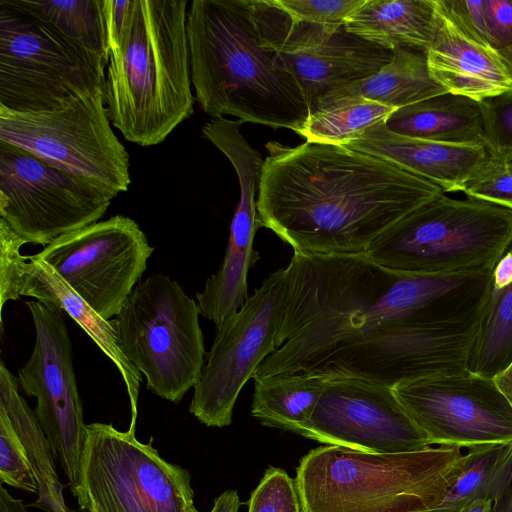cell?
<instances>
[{
    "mask_svg": "<svg viewBox=\"0 0 512 512\" xmlns=\"http://www.w3.org/2000/svg\"><path fill=\"white\" fill-rule=\"evenodd\" d=\"M505 160L507 162L508 168L510 169V171H512V156L508 157Z\"/></svg>",
    "mask_w": 512,
    "mask_h": 512,
    "instance_id": "cell-48",
    "label": "cell"
},
{
    "mask_svg": "<svg viewBox=\"0 0 512 512\" xmlns=\"http://www.w3.org/2000/svg\"><path fill=\"white\" fill-rule=\"evenodd\" d=\"M80 512H89V511H87V510H82V511H80Z\"/></svg>",
    "mask_w": 512,
    "mask_h": 512,
    "instance_id": "cell-49",
    "label": "cell"
},
{
    "mask_svg": "<svg viewBox=\"0 0 512 512\" xmlns=\"http://www.w3.org/2000/svg\"><path fill=\"white\" fill-rule=\"evenodd\" d=\"M242 502L236 490H226L217 496L209 512H239Z\"/></svg>",
    "mask_w": 512,
    "mask_h": 512,
    "instance_id": "cell-40",
    "label": "cell"
},
{
    "mask_svg": "<svg viewBox=\"0 0 512 512\" xmlns=\"http://www.w3.org/2000/svg\"><path fill=\"white\" fill-rule=\"evenodd\" d=\"M285 269L277 350L254 376L307 372L327 379L362 378L402 330L478 315L492 272L408 275L366 254L298 252Z\"/></svg>",
    "mask_w": 512,
    "mask_h": 512,
    "instance_id": "cell-1",
    "label": "cell"
},
{
    "mask_svg": "<svg viewBox=\"0 0 512 512\" xmlns=\"http://www.w3.org/2000/svg\"><path fill=\"white\" fill-rule=\"evenodd\" d=\"M0 482L10 487L38 493V483L28 454L14 426L0 405Z\"/></svg>",
    "mask_w": 512,
    "mask_h": 512,
    "instance_id": "cell-31",
    "label": "cell"
},
{
    "mask_svg": "<svg viewBox=\"0 0 512 512\" xmlns=\"http://www.w3.org/2000/svg\"><path fill=\"white\" fill-rule=\"evenodd\" d=\"M0 140L118 194L131 183L130 156L112 129L103 87L48 111L0 107Z\"/></svg>",
    "mask_w": 512,
    "mask_h": 512,
    "instance_id": "cell-8",
    "label": "cell"
},
{
    "mask_svg": "<svg viewBox=\"0 0 512 512\" xmlns=\"http://www.w3.org/2000/svg\"><path fill=\"white\" fill-rule=\"evenodd\" d=\"M385 125L394 133L412 138L454 145H483L480 102L449 92L395 110Z\"/></svg>",
    "mask_w": 512,
    "mask_h": 512,
    "instance_id": "cell-23",
    "label": "cell"
},
{
    "mask_svg": "<svg viewBox=\"0 0 512 512\" xmlns=\"http://www.w3.org/2000/svg\"><path fill=\"white\" fill-rule=\"evenodd\" d=\"M444 93L447 91L430 74L426 52L397 47L390 63L379 72L324 96L311 111L331 102L352 99L399 109Z\"/></svg>",
    "mask_w": 512,
    "mask_h": 512,
    "instance_id": "cell-24",
    "label": "cell"
},
{
    "mask_svg": "<svg viewBox=\"0 0 512 512\" xmlns=\"http://www.w3.org/2000/svg\"><path fill=\"white\" fill-rule=\"evenodd\" d=\"M490 48L497 53L512 47V0H483Z\"/></svg>",
    "mask_w": 512,
    "mask_h": 512,
    "instance_id": "cell-38",
    "label": "cell"
},
{
    "mask_svg": "<svg viewBox=\"0 0 512 512\" xmlns=\"http://www.w3.org/2000/svg\"><path fill=\"white\" fill-rule=\"evenodd\" d=\"M468 198L512 211V171L505 159L490 156L470 176L462 191Z\"/></svg>",
    "mask_w": 512,
    "mask_h": 512,
    "instance_id": "cell-33",
    "label": "cell"
},
{
    "mask_svg": "<svg viewBox=\"0 0 512 512\" xmlns=\"http://www.w3.org/2000/svg\"><path fill=\"white\" fill-rule=\"evenodd\" d=\"M0 405H2L21 440L38 483V498L29 506L52 512L66 505L63 485L57 475L54 454L39 421L19 393L18 379L0 361Z\"/></svg>",
    "mask_w": 512,
    "mask_h": 512,
    "instance_id": "cell-27",
    "label": "cell"
},
{
    "mask_svg": "<svg viewBox=\"0 0 512 512\" xmlns=\"http://www.w3.org/2000/svg\"><path fill=\"white\" fill-rule=\"evenodd\" d=\"M278 55L298 79L311 111L324 96L379 72L390 63L393 51L348 33L343 26L320 45Z\"/></svg>",
    "mask_w": 512,
    "mask_h": 512,
    "instance_id": "cell-19",
    "label": "cell"
},
{
    "mask_svg": "<svg viewBox=\"0 0 512 512\" xmlns=\"http://www.w3.org/2000/svg\"><path fill=\"white\" fill-rule=\"evenodd\" d=\"M394 393L430 446L512 442V404L492 378L472 372L402 382Z\"/></svg>",
    "mask_w": 512,
    "mask_h": 512,
    "instance_id": "cell-15",
    "label": "cell"
},
{
    "mask_svg": "<svg viewBox=\"0 0 512 512\" xmlns=\"http://www.w3.org/2000/svg\"><path fill=\"white\" fill-rule=\"evenodd\" d=\"M197 301L169 276L140 281L111 320L120 347L156 396L179 403L198 383L206 354Z\"/></svg>",
    "mask_w": 512,
    "mask_h": 512,
    "instance_id": "cell-7",
    "label": "cell"
},
{
    "mask_svg": "<svg viewBox=\"0 0 512 512\" xmlns=\"http://www.w3.org/2000/svg\"><path fill=\"white\" fill-rule=\"evenodd\" d=\"M0 3L45 22L105 73L109 48L103 0H0Z\"/></svg>",
    "mask_w": 512,
    "mask_h": 512,
    "instance_id": "cell-28",
    "label": "cell"
},
{
    "mask_svg": "<svg viewBox=\"0 0 512 512\" xmlns=\"http://www.w3.org/2000/svg\"><path fill=\"white\" fill-rule=\"evenodd\" d=\"M105 73L51 26L0 3V107L40 112L103 87Z\"/></svg>",
    "mask_w": 512,
    "mask_h": 512,
    "instance_id": "cell-9",
    "label": "cell"
},
{
    "mask_svg": "<svg viewBox=\"0 0 512 512\" xmlns=\"http://www.w3.org/2000/svg\"><path fill=\"white\" fill-rule=\"evenodd\" d=\"M76 499L80 510H87L89 512H106L98 503L83 492H80Z\"/></svg>",
    "mask_w": 512,
    "mask_h": 512,
    "instance_id": "cell-45",
    "label": "cell"
},
{
    "mask_svg": "<svg viewBox=\"0 0 512 512\" xmlns=\"http://www.w3.org/2000/svg\"><path fill=\"white\" fill-rule=\"evenodd\" d=\"M494 380L512 404V362L503 372L496 376Z\"/></svg>",
    "mask_w": 512,
    "mask_h": 512,
    "instance_id": "cell-42",
    "label": "cell"
},
{
    "mask_svg": "<svg viewBox=\"0 0 512 512\" xmlns=\"http://www.w3.org/2000/svg\"><path fill=\"white\" fill-rule=\"evenodd\" d=\"M343 146L388 160L442 188L462 191L470 176L488 159L483 145L428 141L390 131L385 122L369 127Z\"/></svg>",
    "mask_w": 512,
    "mask_h": 512,
    "instance_id": "cell-17",
    "label": "cell"
},
{
    "mask_svg": "<svg viewBox=\"0 0 512 512\" xmlns=\"http://www.w3.org/2000/svg\"><path fill=\"white\" fill-rule=\"evenodd\" d=\"M440 2L448 17L467 37L490 48L485 26L483 0H440Z\"/></svg>",
    "mask_w": 512,
    "mask_h": 512,
    "instance_id": "cell-37",
    "label": "cell"
},
{
    "mask_svg": "<svg viewBox=\"0 0 512 512\" xmlns=\"http://www.w3.org/2000/svg\"><path fill=\"white\" fill-rule=\"evenodd\" d=\"M512 362V242L493 268L468 371L494 379Z\"/></svg>",
    "mask_w": 512,
    "mask_h": 512,
    "instance_id": "cell-25",
    "label": "cell"
},
{
    "mask_svg": "<svg viewBox=\"0 0 512 512\" xmlns=\"http://www.w3.org/2000/svg\"><path fill=\"white\" fill-rule=\"evenodd\" d=\"M493 502L489 499H476L457 512H491Z\"/></svg>",
    "mask_w": 512,
    "mask_h": 512,
    "instance_id": "cell-44",
    "label": "cell"
},
{
    "mask_svg": "<svg viewBox=\"0 0 512 512\" xmlns=\"http://www.w3.org/2000/svg\"><path fill=\"white\" fill-rule=\"evenodd\" d=\"M365 41L394 50L427 52L437 31V0H365L344 22Z\"/></svg>",
    "mask_w": 512,
    "mask_h": 512,
    "instance_id": "cell-22",
    "label": "cell"
},
{
    "mask_svg": "<svg viewBox=\"0 0 512 512\" xmlns=\"http://www.w3.org/2000/svg\"><path fill=\"white\" fill-rule=\"evenodd\" d=\"M0 512H31L21 499L14 498L2 485L0 487Z\"/></svg>",
    "mask_w": 512,
    "mask_h": 512,
    "instance_id": "cell-41",
    "label": "cell"
},
{
    "mask_svg": "<svg viewBox=\"0 0 512 512\" xmlns=\"http://www.w3.org/2000/svg\"><path fill=\"white\" fill-rule=\"evenodd\" d=\"M466 460L458 446L401 453L320 446L296 468L301 512H428Z\"/></svg>",
    "mask_w": 512,
    "mask_h": 512,
    "instance_id": "cell-5",
    "label": "cell"
},
{
    "mask_svg": "<svg viewBox=\"0 0 512 512\" xmlns=\"http://www.w3.org/2000/svg\"><path fill=\"white\" fill-rule=\"evenodd\" d=\"M431 76L449 93L481 102L512 86L499 54L467 37L437 0V31L426 52Z\"/></svg>",
    "mask_w": 512,
    "mask_h": 512,
    "instance_id": "cell-18",
    "label": "cell"
},
{
    "mask_svg": "<svg viewBox=\"0 0 512 512\" xmlns=\"http://www.w3.org/2000/svg\"><path fill=\"white\" fill-rule=\"evenodd\" d=\"M25 304L32 316L35 343L29 360L18 370L19 387L27 396L36 398L35 415L76 498L87 424L75 377L72 343L62 311L39 301Z\"/></svg>",
    "mask_w": 512,
    "mask_h": 512,
    "instance_id": "cell-14",
    "label": "cell"
},
{
    "mask_svg": "<svg viewBox=\"0 0 512 512\" xmlns=\"http://www.w3.org/2000/svg\"><path fill=\"white\" fill-rule=\"evenodd\" d=\"M117 195L0 140V218L27 243L45 247L100 221Z\"/></svg>",
    "mask_w": 512,
    "mask_h": 512,
    "instance_id": "cell-11",
    "label": "cell"
},
{
    "mask_svg": "<svg viewBox=\"0 0 512 512\" xmlns=\"http://www.w3.org/2000/svg\"><path fill=\"white\" fill-rule=\"evenodd\" d=\"M512 484V442L468 449L466 463L442 500L428 512H457L476 499L498 500Z\"/></svg>",
    "mask_w": 512,
    "mask_h": 512,
    "instance_id": "cell-29",
    "label": "cell"
},
{
    "mask_svg": "<svg viewBox=\"0 0 512 512\" xmlns=\"http://www.w3.org/2000/svg\"><path fill=\"white\" fill-rule=\"evenodd\" d=\"M152 442L112 424H87L78 494L106 512H199L189 471L162 458Z\"/></svg>",
    "mask_w": 512,
    "mask_h": 512,
    "instance_id": "cell-10",
    "label": "cell"
},
{
    "mask_svg": "<svg viewBox=\"0 0 512 512\" xmlns=\"http://www.w3.org/2000/svg\"><path fill=\"white\" fill-rule=\"evenodd\" d=\"M260 227L257 203L238 201L220 268L206 279L203 290L196 293L200 315L212 321L215 327L235 314L249 298L247 276L260 258L253 248L254 237Z\"/></svg>",
    "mask_w": 512,
    "mask_h": 512,
    "instance_id": "cell-21",
    "label": "cell"
},
{
    "mask_svg": "<svg viewBox=\"0 0 512 512\" xmlns=\"http://www.w3.org/2000/svg\"><path fill=\"white\" fill-rule=\"evenodd\" d=\"M301 436L366 453L430 447L392 387L356 378L327 380Z\"/></svg>",
    "mask_w": 512,
    "mask_h": 512,
    "instance_id": "cell-16",
    "label": "cell"
},
{
    "mask_svg": "<svg viewBox=\"0 0 512 512\" xmlns=\"http://www.w3.org/2000/svg\"><path fill=\"white\" fill-rule=\"evenodd\" d=\"M505 66L507 67L511 77H512V47L498 52Z\"/></svg>",
    "mask_w": 512,
    "mask_h": 512,
    "instance_id": "cell-46",
    "label": "cell"
},
{
    "mask_svg": "<svg viewBox=\"0 0 512 512\" xmlns=\"http://www.w3.org/2000/svg\"><path fill=\"white\" fill-rule=\"evenodd\" d=\"M491 512H512V484L498 500L493 502Z\"/></svg>",
    "mask_w": 512,
    "mask_h": 512,
    "instance_id": "cell-43",
    "label": "cell"
},
{
    "mask_svg": "<svg viewBox=\"0 0 512 512\" xmlns=\"http://www.w3.org/2000/svg\"><path fill=\"white\" fill-rule=\"evenodd\" d=\"M186 28L195 99L207 115L297 134L304 128L303 89L264 42L249 0H193Z\"/></svg>",
    "mask_w": 512,
    "mask_h": 512,
    "instance_id": "cell-3",
    "label": "cell"
},
{
    "mask_svg": "<svg viewBox=\"0 0 512 512\" xmlns=\"http://www.w3.org/2000/svg\"><path fill=\"white\" fill-rule=\"evenodd\" d=\"M134 0H103L102 11L109 53L119 49L130 25Z\"/></svg>",
    "mask_w": 512,
    "mask_h": 512,
    "instance_id": "cell-39",
    "label": "cell"
},
{
    "mask_svg": "<svg viewBox=\"0 0 512 512\" xmlns=\"http://www.w3.org/2000/svg\"><path fill=\"white\" fill-rule=\"evenodd\" d=\"M23 265L21 296H29L46 307L72 318L116 366L126 386L131 420L128 429L136 431L141 373L124 355L111 320L98 315L44 260L27 256Z\"/></svg>",
    "mask_w": 512,
    "mask_h": 512,
    "instance_id": "cell-20",
    "label": "cell"
},
{
    "mask_svg": "<svg viewBox=\"0 0 512 512\" xmlns=\"http://www.w3.org/2000/svg\"><path fill=\"white\" fill-rule=\"evenodd\" d=\"M52 512H74V511H71L67 505H64L62 507H59V508H55Z\"/></svg>",
    "mask_w": 512,
    "mask_h": 512,
    "instance_id": "cell-47",
    "label": "cell"
},
{
    "mask_svg": "<svg viewBox=\"0 0 512 512\" xmlns=\"http://www.w3.org/2000/svg\"><path fill=\"white\" fill-rule=\"evenodd\" d=\"M286 269L270 273L243 306L219 327L195 385L189 412L207 427L232 422L240 391L277 350Z\"/></svg>",
    "mask_w": 512,
    "mask_h": 512,
    "instance_id": "cell-12",
    "label": "cell"
},
{
    "mask_svg": "<svg viewBox=\"0 0 512 512\" xmlns=\"http://www.w3.org/2000/svg\"><path fill=\"white\" fill-rule=\"evenodd\" d=\"M187 0H134L103 92L111 124L139 146L160 144L194 112Z\"/></svg>",
    "mask_w": 512,
    "mask_h": 512,
    "instance_id": "cell-4",
    "label": "cell"
},
{
    "mask_svg": "<svg viewBox=\"0 0 512 512\" xmlns=\"http://www.w3.org/2000/svg\"><path fill=\"white\" fill-rule=\"evenodd\" d=\"M27 242L8 223L0 218V311L3 332L2 311L6 302L19 300L23 287V265L27 260L20 248Z\"/></svg>",
    "mask_w": 512,
    "mask_h": 512,
    "instance_id": "cell-36",
    "label": "cell"
},
{
    "mask_svg": "<svg viewBox=\"0 0 512 512\" xmlns=\"http://www.w3.org/2000/svg\"><path fill=\"white\" fill-rule=\"evenodd\" d=\"M153 251L138 223L117 214L63 234L35 255L109 320L140 282Z\"/></svg>",
    "mask_w": 512,
    "mask_h": 512,
    "instance_id": "cell-13",
    "label": "cell"
},
{
    "mask_svg": "<svg viewBox=\"0 0 512 512\" xmlns=\"http://www.w3.org/2000/svg\"><path fill=\"white\" fill-rule=\"evenodd\" d=\"M511 242V210L443 194L386 230L365 254L394 272L449 275L493 270Z\"/></svg>",
    "mask_w": 512,
    "mask_h": 512,
    "instance_id": "cell-6",
    "label": "cell"
},
{
    "mask_svg": "<svg viewBox=\"0 0 512 512\" xmlns=\"http://www.w3.org/2000/svg\"><path fill=\"white\" fill-rule=\"evenodd\" d=\"M365 0H272L293 20L341 29L345 20Z\"/></svg>",
    "mask_w": 512,
    "mask_h": 512,
    "instance_id": "cell-35",
    "label": "cell"
},
{
    "mask_svg": "<svg viewBox=\"0 0 512 512\" xmlns=\"http://www.w3.org/2000/svg\"><path fill=\"white\" fill-rule=\"evenodd\" d=\"M266 148L259 218L301 254H365L386 230L444 194L388 160L343 145L271 141Z\"/></svg>",
    "mask_w": 512,
    "mask_h": 512,
    "instance_id": "cell-2",
    "label": "cell"
},
{
    "mask_svg": "<svg viewBox=\"0 0 512 512\" xmlns=\"http://www.w3.org/2000/svg\"><path fill=\"white\" fill-rule=\"evenodd\" d=\"M251 415L262 425L301 435L327 378L307 372L254 376Z\"/></svg>",
    "mask_w": 512,
    "mask_h": 512,
    "instance_id": "cell-26",
    "label": "cell"
},
{
    "mask_svg": "<svg viewBox=\"0 0 512 512\" xmlns=\"http://www.w3.org/2000/svg\"><path fill=\"white\" fill-rule=\"evenodd\" d=\"M247 506L248 512H301L295 479L270 466L251 492Z\"/></svg>",
    "mask_w": 512,
    "mask_h": 512,
    "instance_id": "cell-34",
    "label": "cell"
},
{
    "mask_svg": "<svg viewBox=\"0 0 512 512\" xmlns=\"http://www.w3.org/2000/svg\"><path fill=\"white\" fill-rule=\"evenodd\" d=\"M397 109L366 99L336 101L310 112L298 134L308 142L343 145Z\"/></svg>",
    "mask_w": 512,
    "mask_h": 512,
    "instance_id": "cell-30",
    "label": "cell"
},
{
    "mask_svg": "<svg viewBox=\"0 0 512 512\" xmlns=\"http://www.w3.org/2000/svg\"><path fill=\"white\" fill-rule=\"evenodd\" d=\"M483 118V145L493 157L512 156V86L480 102Z\"/></svg>",
    "mask_w": 512,
    "mask_h": 512,
    "instance_id": "cell-32",
    "label": "cell"
}]
</instances>
